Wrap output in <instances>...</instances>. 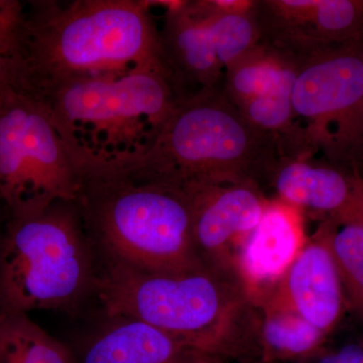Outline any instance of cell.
I'll list each match as a JSON object with an SVG mask.
<instances>
[{
  "instance_id": "obj_14",
  "label": "cell",
  "mask_w": 363,
  "mask_h": 363,
  "mask_svg": "<svg viewBox=\"0 0 363 363\" xmlns=\"http://www.w3.org/2000/svg\"><path fill=\"white\" fill-rule=\"evenodd\" d=\"M106 320L81 347L72 348L76 363H222L143 322Z\"/></svg>"
},
{
  "instance_id": "obj_2",
  "label": "cell",
  "mask_w": 363,
  "mask_h": 363,
  "mask_svg": "<svg viewBox=\"0 0 363 363\" xmlns=\"http://www.w3.org/2000/svg\"><path fill=\"white\" fill-rule=\"evenodd\" d=\"M97 294L106 317L136 320L223 360L259 339V317L233 269L206 266L162 274L107 259Z\"/></svg>"
},
{
  "instance_id": "obj_11",
  "label": "cell",
  "mask_w": 363,
  "mask_h": 363,
  "mask_svg": "<svg viewBox=\"0 0 363 363\" xmlns=\"http://www.w3.org/2000/svg\"><path fill=\"white\" fill-rule=\"evenodd\" d=\"M264 306L297 313L326 334L337 326L347 305L323 224L257 308Z\"/></svg>"
},
{
  "instance_id": "obj_24",
  "label": "cell",
  "mask_w": 363,
  "mask_h": 363,
  "mask_svg": "<svg viewBox=\"0 0 363 363\" xmlns=\"http://www.w3.org/2000/svg\"><path fill=\"white\" fill-rule=\"evenodd\" d=\"M0 210H4V211H6V209H4V205H2L1 201H0Z\"/></svg>"
},
{
  "instance_id": "obj_1",
  "label": "cell",
  "mask_w": 363,
  "mask_h": 363,
  "mask_svg": "<svg viewBox=\"0 0 363 363\" xmlns=\"http://www.w3.org/2000/svg\"><path fill=\"white\" fill-rule=\"evenodd\" d=\"M150 9V0L26 2L16 61L18 89L43 99L81 79L166 71Z\"/></svg>"
},
{
  "instance_id": "obj_13",
  "label": "cell",
  "mask_w": 363,
  "mask_h": 363,
  "mask_svg": "<svg viewBox=\"0 0 363 363\" xmlns=\"http://www.w3.org/2000/svg\"><path fill=\"white\" fill-rule=\"evenodd\" d=\"M166 7L160 30L161 60L181 98L221 85L224 68L211 35L190 1H152Z\"/></svg>"
},
{
  "instance_id": "obj_10",
  "label": "cell",
  "mask_w": 363,
  "mask_h": 363,
  "mask_svg": "<svg viewBox=\"0 0 363 363\" xmlns=\"http://www.w3.org/2000/svg\"><path fill=\"white\" fill-rule=\"evenodd\" d=\"M187 193L197 252L208 266L233 269V250L262 219L269 200L255 182L195 184Z\"/></svg>"
},
{
  "instance_id": "obj_12",
  "label": "cell",
  "mask_w": 363,
  "mask_h": 363,
  "mask_svg": "<svg viewBox=\"0 0 363 363\" xmlns=\"http://www.w3.org/2000/svg\"><path fill=\"white\" fill-rule=\"evenodd\" d=\"M304 211L277 197L236 250L233 269L259 307L307 242Z\"/></svg>"
},
{
  "instance_id": "obj_5",
  "label": "cell",
  "mask_w": 363,
  "mask_h": 363,
  "mask_svg": "<svg viewBox=\"0 0 363 363\" xmlns=\"http://www.w3.org/2000/svg\"><path fill=\"white\" fill-rule=\"evenodd\" d=\"M77 205L86 231L109 259L162 274L206 266L193 238L183 188L99 169L78 177Z\"/></svg>"
},
{
  "instance_id": "obj_9",
  "label": "cell",
  "mask_w": 363,
  "mask_h": 363,
  "mask_svg": "<svg viewBox=\"0 0 363 363\" xmlns=\"http://www.w3.org/2000/svg\"><path fill=\"white\" fill-rule=\"evenodd\" d=\"M253 14L260 40L298 57L363 39L360 0H262Z\"/></svg>"
},
{
  "instance_id": "obj_4",
  "label": "cell",
  "mask_w": 363,
  "mask_h": 363,
  "mask_svg": "<svg viewBox=\"0 0 363 363\" xmlns=\"http://www.w3.org/2000/svg\"><path fill=\"white\" fill-rule=\"evenodd\" d=\"M284 157L279 140L252 125L219 85L181 99L145 156L109 169L178 187L257 183Z\"/></svg>"
},
{
  "instance_id": "obj_15",
  "label": "cell",
  "mask_w": 363,
  "mask_h": 363,
  "mask_svg": "<svg viewBox=\"0 0 363 363\" xmlns=\"http://www.w3.org/2000/svg\"><path fill=\"white\" fill-rule=\"evenodd\" d=\"M314 157H284L271 177L278 198L289 204L312 210L325 217L350 201L359 171L314 161Z\"/></svg>"
},
{
  "instance_id": "obj_17",
  "label": "cell",
  "mask_w": 363,
  "mask_h": 363,
  "mask_svg": "<svg viewBox=\"0 0 363 363\" xmlns=\"http://www.w3.org/2000/svg\"><path fill=\"white\" fill-rule=\"evenodd\" d=\"M295 57L292 52L260 40L226 66L222 90L229 101L240 108L271 89Z\"/></svg>"
},
{
  "instance_id": "obj_16",
  "label": "cell",
  "mask_w": 363,
  "mask_h": 363,
  "mask_svg": "<svg viewBox=\"0 0 363 363\" xmlns=\"http://www.w3.org/2000/svg\"><path fill=\"white\" fill-rule=\"evenodd\" d=\"M342 283L346 305L363 322V179L345 206L322 222Z\"/></svg>"
},
{
  "instance_id": "obj_20",
  "label": "cell",
  "mask_w": 363,
  "mask_h": 363,
  "mask_svg": "<svg viewBox=\"0 0 363 363\" xmlns=\"http://www.w3.org/2000/svg\"><path fill=\"white\" fill-rule=\"evenodd\" d=\"M25 2L0 0V54L16 61L20 52Z\"/></svg>"
},
{
  "instance_id": "obj_8",
  "label": "cell",
  "mask_w": 363,
  "mask_h": 363,
  "mask_svg": "<svg viewBox=\"0 0 363 363\" xmlns=\"http://www.w3.org/2000/svg\"><path fill=\"white\" fill-rule=\"evenodd\" d=\"M293 111L310 156L359 169L363 106V39L298 57Z\"/></svg>"
},
{
  "instance_id": "obj_19",
  "label": "cell",
  "mask_w": 363,
  "mask_h": 363,
  "mask_svg": "<svg viewBox=\"0 0 363 363\" xmlns=\"http://www.w3.org/2000/svg\"><path fill=\"white\" fill-rule=\"evenodd\" d=\"M259 308V342L266 359H300L314 355L323 345L327 334L297 313Z\"/></svg>"
},
{
  "instance_id": "obj_3",
  "label": "cell",
  "mask_w": 363,
  "mask_h": 363,
  "mask_svg": "<svg viewBox=\"0 0 363 363\" xmlns=\"http://www.w3.org/2000/svg\"><path fill=\"white\" fill-rule=\"evenodd\" d=\"M181 99L166 71L140 68L72 81L42 100L79 176L145 156Z\"/></svg>"
},
{
  "instance_id": "obj_23",
  "label": "cell",
  "mask_w": 363,
  "mask_h": 363,
  "mask_svg": "<svg viewBox=\"0 0 363 363\" xmlns=\"http://www.w3.org/2000/svg\"><path fill=\"white\" fill-rule=\"evenodd\" d=\"M360 166L363 164V106L359 124Z\"/></svg>"
},
{
  "instance_id": "obj_6",
  "label": "cell",
  "mask_w": 363,
  "mask_h": 363,
  "mask_svg": "<svg viewBox=\"0 0 363 363\" xmlns=\"http://www.w3.org/2000/svg\"><path fill=\"white\" fill-rule=\"evenodd\" d=\"M76 201L6 217L0 236V312H72L95 292L98 274Z\"/></svg>"
},
{
  "instance_id": "obj_21",
  "label": "cell",
  "mask_w": 363,
  "mask_h": 363,
  "mask_svg": "<svg viewBox=\"0 0 363 363\" xmlns=\"http://www.w3.org/2000/svg\"><path fill=\"white\" fill-rule=\"evenodd\" d=\"M317 363H363V343H351L322 355Z\"/></svg>"
},
{
  "instance_id": "obj_7",
  "label": "cell",
  "mask_w": 363,
  "mask_h": 363,
  "mask_svg": "<svg viewBox=\"0 0 363 363\" xmlns=\"http://www.w3.org/2000/svg\"><path fill=\"white\" fill-rule=\"evenodd\" d=\"M75 167L44 100L18 88L0 90V201L6 217L76 201Z\"/></svg>"
},
{
  "instance_id": "obj_22",
  "label": "cell",
  "mask_w": 363,
  "mask_h": 363,
  "mask_svg": "<svg viewBox=\"0 0 363 363\" xmlns=\"http://www.w3.org/2000/svg\"><path fill=\"white\" fill-rule=\"evenodd\" d=\"M18 66L13 59L0 54V90L13 87L18 89Z\"/></svg>"
},
{
  "instance_id": "obj_18",
  "label": "cell",
  "mask_w": 363,
  "mask_h": 363,
  "mask_svg": "<svg viewBox=\"0 0 363 363\" xmlns=\"http://www.w3.org/2000/svg\"><path fill=\"white\" fill-rule=\"evenodd\" d=\"M0 363H76L70 346L26 313L0 312Z\"/></svg>"
}]
</instances>
